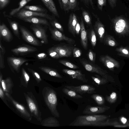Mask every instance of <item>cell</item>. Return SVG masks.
Listing matches in <instances>:
<instances>
[{
	"label": "cell",
	"instance_id": "1",
	"mask_svg": "<svg viewBox=\"0 0 129 129\" xmlns=\"http://www.w3.org/2000/svg\"><path fill=\"white\" fill-rule=\"evenodd\" d=\"M43 95L47 105L52 114L58 118L60 115L57 109V100L56 92L48 87H45L43 90Z\"/></svg>",
	"mask_w": 129,
	"mask_h": 129
},
{
	"label": "cell",
	"instance_id": "2",
	"mask_svg": "<svg viewBox=\"0 0 129 129\" xmlns=\"http://www.w3.org/2000/svg\"><path fill=\"white\" fill-rule=\"evenodd\" d=\"M105 118L104 116L101 115H80L77 116L69 125L71 126H94L96 123L103 121Z\"/></svg>",
	"mask_w": 129,
	"mask_h": 129
},
{
	"label": "cell",
	"instance_id": "3",
	"mask_svg": "<svg viewBox=\"0 0 129 129\" xmlns=\"http://www.w3.org/2000/svg\"><path fill=\"white\" fill-rule=\"evenodd\" d=\"M24 94L32 115L38 121L41 122L42 120L41 113L39 110L37 102L33 94L29 92H27V93H24Z\"/></svg>",
	"mask_w": 129,
	"mask_h": 129
},
{
	"label": "cell",
	"instance_id": "4",
	"mask_svg": "<svg viewBox=\"0 0 129 129\" xmlns=\"http://www.w3.org/2000/svg\"><path fill=\"white\" fill-rule=\"evenodd\" d=\"M13 16L20 19L30 17H40L46 18L50 20L55 18L54 16L50 15L47 13L34 12L22 8Z\"/></svg>",
	"mask_w": 129,
	"mask_h": 129
},
{
	"label": "cell",
	"instance_id": "5",
	"mask_svg": "<svg viewBox=\"0 0 129 129\" xmlns=\"http://www.w3.org/2000/svg\"><path fill=\"white\" fill-rule=\"evenodd\" d=\"M30 28L36 37L40 40L42 43L45 45L48 43V36L47 34L48 26H43L40 24H32Z\"/></svg>",
	"mask_w": 129,
	"mask_h": 129
},
{
	"label": "cell",
	"instance_id": "6",
	"mask_svg": "<svg viewBox=\"0 0 129 129\" xmlns=\"http://www.w3.org/2000/svg\"><path fill=\"white\" fill-rule=\"evenodd\" d=\"M19 27L22 38L24 41L34 46H42L43 44L41 41L37 39L27 28L21 25H19Z\"/></svg>",
	"mask_w": 129,
	"mask_h": 129
},
{
	"label": "cell",
	"instance_id": "7",
	"mask_svg": "<svg viewBox=\"0 0 129 129\" xmlns=\"http://www.w3.org/2000/svg\"><path fill=\"white\" fill-rule=\"evenodd\" d=\"M5 94L7 99L12 104L21 115L26 120L30 121L32 116L26 108L15 100L10 93L5 92Z\"/></svg>",
	"mask_w": 129,
	"mask_h": 129
},
{
	"label": "cell",
	"instance_id": "8",
	"mask_svg": "<svg viewBox=\"0 0 129 129\" xmlns=\"http://www.w3.org/2000/svg\"><path fill=\"white\" fill-rule=\"evenodd\" d=\"M30 60L29 59L21 57L9 56L7 58L8 66L13 73L15 71L19 73L22 65L25 62Z\"/></svg>",
	"mask_w": 129,
	"mask_h": 129
},
{
	"label": "cell",
	"instance_id": "9",
	"mask_svg": "<svg viewBox=\"0 0 129 129\" xmlns=\"http://www.w3.org/2000/svg\"><path fill=\"white\" fill-rule=\"evenodd\" d=\"M48 28L51 35V38L54 40L57 41H65L68 43L74 44L75 41L73 39L66 36L57 29L52 26L48 27Z\"/></svg>",
	"mask_w": 129,
	"mask_h": 129
},
{
	"label": "cell",
	"instance_id": "10",
	"mask_svg": "<svg viewBox=\"0 0 129 129\" xmlns=\"http://www.w3.org/2000/svg\"><path fill=\"white\" fill-rule=\"evenodd\" d=\"M11 51L17 55L24 56L38 51V49L34 47L23 44L16 48L11 49Z\"/></svg>",
	"mask_w": 129,
	"mask_h": 129
},
{
	"label": "cell",
	"instance_id": "11",
	"mask_svg": "<svg viewBox=\"0 0 129 129\" xmlns=\"http://www.w3.org/2000/svg\"><path fill=\"white\" fill-rule=\"evenodd\" d=\"M65 87L74 90L80 94L85 93L91 94L96 92L95 88L90 85L85 84L76 86L67 85Z\"/></svg>",
	"mask_w": 129,
	"mask_h": 129
},
{
	"label": "cell",
	"instance_id": "12",
	"mask_svg": "<svg viewBox=\"0 0 129 129\" xmlns=\"http://www.w3.org/2000/svg\"><path fill=\"white\" fill-rule=\"evenodd\" d=\"M52 47L58 52L60 58L71 57L74 48L67 45L60 44L55 45Z\"/></svg>",
	"mask_w": 129,
	"mask_h": 129
},
{
	"label": "cell",
	"instance_id": "13",
	"mask_svg": "<svg viewBox=\"0 0 129 129\" xmlns=\"http://www.w3.org/2000/svg\"><path fill=\"white\" fill-rule=\"evenodd\" d=\"M62 71L73 79L78 80L84 83H87L88 82V80L86 78L85 75L83 74L80 70L63 69Z\"/></svg>",
	"mask_w": 129,
	"mask_h": 129
},
{
	"label": "cell",
	"instance_id": "14",
	"mask_svg": "<svg viewBox=\"0 0 129 129\" xmlns=\"http://www.w3.org/2000/svg\"><path fill=\"white\" fill-rule=\"evenodd\" d=\"M0 39L8 42H11L13 39L11 32L4 23L0 25Z\"/></svg>",
	"mask_w": 129,
	"mask_h": 129
},
{
	"label": "cell",
	"instance_id": "15",
	"mask_svg": "<svg viewBox=\"0 0 129 129\" xmlns=\"http://www.w3.org/2000/svg\"><path fill=\"white\" fill-rule=\"evenodd\" d=\"M20 20L25 22L32 24H40L47 26H51L49 21L47 19L40 17H30L21 18Z\"/></svg>",
	"mask_w": 129,
	"mask_h": 129
},
{
	"label": "cell",
	"instance_id": "16",
	"mask_svg": "<svg viewBox=\"0 0 129 129\" xmlns=\"http://www.w3.org/2000/svg\"><path fill=\"white\" fill-rule=\"evenodd\" d=\"M80 41L81 46L83 48L87 50L88 47V34L86 30L83 20L81 18L80 22Z\"/></svg>",
	"mask_w": 129,
	"mask_h": 129
},
{
	"label": "cell",
	"instance_id": "17",
	"mask_svg": "<svg viewBox=\"0 0 129 129\" xmlns=\"http://www.w3.org/2000/svg\"><path fill=\"white\" fill-rule=\"evenodd\" d=\"M3 75L1 73L0 76V84L2 85L4 91L10 94L12 92V88L14 85L10 78H7L5 80L3 79Z\"/></svg>",
	"mask_w": 129,
	"mask_h": 129
},
{
	"label": "cell",
	"instance_id": "18",
	"mask_svg": "<svg viewBox=\"0 0 129 129\" xmlns=\"http://www.w3.org/2000/svg\"><path fill=\"white\" fill-rule=\"evenodd\" d=\"M96 20L93 25V29L96 36L98 37L100 40H102L105 29L104 25L101 21L99 18L97 17Z\"/></svg>",
	"mask_w": 129,
	"mask_h": 129
},
{
	"label": "cell",
	"instance_id": "19",
	"mask_svg": "<svg viewBox=\"0 0 129 129\" xmlns=\"http://www.w3.org/2000/svg\"><path fill=\"white\" fill-rule=\"evenodd\" d=\"M78 20L76 15L74 13L70 14L69 18L68 24V30L75 37H76L75 28Z\"/></svg>",
	"mask_w": 129,
	"mask_h": 129
},
{
	"label": "cell",
	"instance_id": "20",
	"mask_svg": "<svg viewBox=\"0 0 129 129\" xmlns=\"http://www.w3.org/2000/svg\"><path fill=\"white\" fill-rule=\"evenodd\" d=\"M105 109L103 107L92 106L88 105L86 107L82 113L86 115H96L102 113L105 110Z\"/></svg>",
	"mask_w": 129,
	"mask_h": 129
},
{
	"label": "cell",
	"instance_id": "21",
	"mask_svg": "<svg viewBox=\"0 0 129 129\" xmlns=\"http://www.w3.org/2000/svg\"><path fill=\"white\" fill-rule=\"evenodd\" d=\"M45 6L55 16L59 17L56 6L53 0H41Z\"/></svg>",
	"mask_w": 129,
	"mask_h": 129
},
{
	"label": "cell",
	"instance_id": "22",
	"mask_svg": "<svg viewBox=\"0 0 129 129\" xmlns=\"http://www.w3.org/2000/svg\"><path fill=\"white\" fill-rule=\"evenodd\" d=\"M117 17L116 19L115 29L117 32L120 33L124 29L126 25V23L125 20L122 17L119 16Z\"/></svg>",
	"mask_w": 129,
	"mask_h": 129
},
{
	"label": "cell",
	"instance_id": "23",
	"mask_svg": "<svg viewBox=\"0 0 129 129\" xmlns=\"http://www.w3.org/2000/svg\"><path fill=\"white\" fill-rule=\"evenodd\" d=\"M9 26L14 35L19 39H20L19 31V23L15 21L12 20L9 18H7Z\"/></svg>",
	"mask_w": 129,
	"mask_h": 129
},
{
	"label": "cell",
	"instance_id": "24",
	"mask_svg": "<svg viewBox=\"0 0 129 129\" xmlns=\"http://www.w3.org/2000/svg\"><path fill=\"white\" fill-rule=\"evenodd\" d=\"M38 68L42 71L50 76L60 78H62V76L56 70L53 68L45 66L40 67Z\"/></svg>",
	"mask_w": 129,
	"mask_h": 129
},
{
	"label": "cell",
	"instance_id": "25",
	"mask_svg": "<svg viewBox=\"0 0 129 129\" xmlns=\"http://www.w3.org/2000/svg\"><path fill=\"white\" fill-rule=\"evenodd\" d=\"M43 125L52 127H58L60 126L59 121L54 117H50L44 120L41 122Z\"/></svg>",
	"mask_w": 129,
	"mask_h": 129
},
{
	"label": "cell",
	"instance_id": "26",
	"mask_svg": "<svg viewBox=\"0 0 129 129\" xmlns=\"http://www.w3.org/2000/svg\"><path fill=\"white\" fill-rule=\"evenodd\" d=\"M23 8L30 11L41 12L47 13V10L41 5H25Z\"/></svg>",
	"mask_w": 129,
	"mask_h": 129
},
{
	"label": "cell",
	"instance_id": "27",
	"mask_svg": "<svg viewBox=\"0 0 129 129\" xmlns=\"http://www.w3.org/2000/svg\"><path fill=\"white\" fill-rule=\"evenodd\" d=\"M62 91L63 92L70 97L76 99H82L83 97L75 91L67 88H63Z\"/></svg>",
	"mask_w": 129,
	"mask_h": 129
},
{
	"label": "cell",
	"instance_id": "28",
	"mask_svg": "<svg viewBox=\"0 0 129 129\" xmlns=\"http://www.w3.org/2000/svg\"><path fill=\"white\" fill-rule=\"evenodd\" d=\"M33 0H20L18 4V7L12 9L9 13V15L13 16L15 14L23 8L26 5Z\"/></svg>",
	"mask_w": 129,
	"mask_h": 129
},
{
	"label": "cell",
	"instance_id": "29",
	"mask_svg": "<svg viewBox=\"0 0 129 129\" xmlns=\"http://www.w3.org/2000/svg\"><path fill=\"white\" fill-rule=\"evenodd\" d=\"M90 30L88 34V37L91 46L93 49L96 45V36L92 25L90 26Z\"/></svg>",
	"mask_w": 129,
	"mask_h": 129
},
{
	"label": "cell",
	"instance_id": "30",
	"mask_svg": "<svg viewBox=\"0 0 129 129\" xmlns=\"http://www.w3.org/2000/svg\"><path fill=\"white\" fill-rule=\"evenodd\" d=\"M29 79V75L25 69L23 68H22L21 69V76L20 79L21 83L24 86H27Z\"/></svg>",
	"mask_w": 129,
	"mask_h": 129
},
{
	"label": "cell",
	"instance_id": "31",
	"mask_svg": "<svg viewBox=\"0 0 129 129\" xmlns=\"http://www.w3.org/2000/svg\"><path fill=\"white\" fill-rule=\"evenodd\" d=\"M49 21L52 26L60 31L63 32L64 31V30L62 26L58 22L55 18Z\"/></svg>",
	"mask_w": 129,
	"mask_h": 129
},
{
	"label": "cell",
	"instance_id": "32",
	"mask_svg": "<svg viewBox=\"0 0 129 129\" xmlns=\"http://www.w3.org/2000/svg\"><path fill=\"white\" fill-rule=\"evenodd\" d=\"M58 1L61 9L65 12L70 10L69 0H58Z\"/></svg>",
	"mask_w": 129,
	"mask_h": 129
},
{
	"label": "cell",
	"instance_id": "33",
	"mask_svg": "<svg viewBox=\"0 0 129 129\" xmlns=\"http://www.w3.org/2000/svg\"><path fill=\"white\" fill-rule=\"evenodd\" d=\"M58 62L68 67L71 69H75L79 68V67L77 65L67 60H58Z\"/></svg>",
	"mask_w": 129,
	"mask_h": 129
},
{
	"label": "cell",
	"instance_id": "34",
	"mask_svg": "<svg viewBox=\"0 0 129 129\" xmlns=\"http://www.w3.org/2000/svg\"><path fill=\"white\" fill-rule=\"evenodd\" d=\"M82 15L84 20L87 24L90 26H92L91 18L88 12L85 10H83Z\"/></svg>",
	"mask_w": 129,
	"mask_h": 129
},
{
	"label": "cell",
	"instance_id": "35",
	"mask_svg": "<svg viewBox=\"0 0 129 129\" xmlns=\"http://www.w3.org/2000/svg\"><path fill=\"white\" fill-rule=\"evenodd\" d=\"M91 78L93 80V83L96 85H101L104 82V80L102 78L97 74L91 76Z\"/></svg>",
	"mask_w": 129,
	"mask_h": 129
},
{
	"label": "cell",
	"instance_id": "36",
	"mask_svg": "<svg viewBox=\"0 0 129 129\" xmlns=\"http://www.w3.org/2000/svg\"><path fill=\"white\" fill-rule=\"evenodd\" d=\"M47 52L49 56L53 58L57 59L60 58L58 52L52 47L49 48L48 49Z\"/></svg>",
	"mask_w": 129,
	"mask_h": 129
},
{
	"label": "cell",
	"instance_id": "37",
	"mask_svg": "<svg viewBox=\"0 0 129 129\" xmlns=\"http://www.w3.org/2000/svg\"><path fill=\"white\" fill-rule=\"evenodd\" d=\"M91 97L99 105H101L104 103V100L103 98L99 94H94L92 95L91 96Z\"/></svg>",
	"mask_w": 129,
	"mask_h": 129
},
{
	"label": "cell",
	"instance_id": "38",
	"mask_svg": "<svg viewBox=\"0 0 129 129\" xmlns=\"http://www.w3.org/2000/svg\"><path fill=\"white\" fill-rule=\"evenodd\" d=\"M87 56L89 61L91 63H94L96 58V53L91 49H89L87 54Z\"/></svg>",
	"mask_w": 129,
	"mask_h": 129
},
{
	"label": "cell",
	"instance_id": "39",
	"mask_svg": "<svg viewBox=\"0 0 129 129\" xmlns=\"http://www.w3.org/2000/svg\"><path fill=\"white\" fill-rule=\"evenodd\" d=\"M27 70L32 75L33 77L38 82L42 80L39 74L34 70L29 68H27Z\"/></svg>",
	"mask_w": 129,
	"mask_h": 129
},
{
	"label": "cell",
	"instance_id": "40",
	"mask_svg": "<svg viewBox=\"0 0 129 129\" xmlns=\"http://www.w3.org/2000/svg\"><path fill=\"white\" fill-rule=\"evenodd\" d=\"M81 50L79 48L74 47L73 50L72 55L73 57L77 58L80 57L82 54Z\"/></svg>",
	"mask_w": 129,
	"mask_h": 129
},
{
	"label": "cell",
	"instance_id": "41",
	"mask_svg": "<svg viewBox=\"0 0 129 129\" xmlns=\"http://www.w3.org/2000/svg\"><path fill=\"white\" fill-rule=\"evenodd\" d=\"M36 58L39 60H50L46 54L44 52L39 53L37 55Z\"/></svg>",
	"mask_w": 129,
	"mask_h": 129
},
{
	"label": "cell",
	"instance_id": "42",
	"mask_svg": "<svg viewBox=\"0 0 129 129\" xmlns=\"http://www.w3.org/2000/svg\"><path fill=\"white\" fill-rule=\"evenodd\" d=\"M10 0H0V10L6 7L10 2Z\"/></svg>",
	"mask_w": 129,
	"mask_h": 129
},
{
	"label": "cell",
	"instance_id": "43",
	"mask_svg": "<svg viewBox=\"0 0 129 129\" xmlns=\"http://www.w3.org/2000/svg\"><path fill=\"white\" fill-rule=\"evenodd\" d=\"M97 5L99 9L102 11L103 7L106 5V0H97Z\"/></svg>",
	"mask_w": 129,
	"mask_h": 129
},
{
	"label": "cell",
	"instance_id": "44",
	"mask_svg": "<svg viewBox=\"0 0 129 129\" xmlns=\"http://www.w3.org/2000/svg\"><path fill=\"white\" fill-rule=\"evenodd\" d=\"M77 0H69V10H74L77 5Z\"/></svg>",
	"mask_w": 129,
	"mask_h": 129
},
{
	"label": "cell",
	"instance_id": "45",
	"mask_svg": "<svg viewBox=\"0 0 129 129\" xmlns=\"http://www.w3.org/2000/svg\"><path fill=\"white\" fill-rule=\"evenodd\" d=\"M4 55L0 52V68L3 69L5 68V66L4 61Z\"/></svg>",
	"mask_w": 129,
	"mask_h": 129
},
{
	"label": "cell",
	"instance_id": "46",
	"mask_svg": "<svg viewBox=\"0 0 129 129\" xmlns=\"http://www.w3.org/2000/svg\"><path fill=\"white\" fill-rule=\"evenodd\" d=\"M2 85L0 84V97L6 104H7V102L5 99V95L4 92Z\"/></svg>",
	"mask_w": 129,
	"mask_h": 129
},
{
	"label": "cell",
	"instance_id": "47",
	"mask_svg": "<svg viewBox=\"0 0 129 129\" xmlns=\"http://www.w3.org/2000/svg\"><path fill=\"white\" fill-rule=\"evenodd\" d=\"M109 4L113 9L116 6L117 0H108Z\"/></svg>",
	"mask_w": 129,
	"mask_h": 129
},
{
	"label": "cell",
	"instance_id": "48",
	"mask_svg": "<svg viewBox=\"0 0 129 129\" xmlns=\"http://www.w3.org/2000/svg\"><path fill=\"white\" fill-rule=\"evenodd\" d=\"M80 24L78 21L77 22L76 28H75V33L76 35L77 36L79 35L80 33Z\"/></svg>",
	"mask_w": 129,
	"mask_h": 129
},
{
	"label": "cell",
	"instance_id": "49",
	"mask_svg": "<svg viewBox=\"0 0 129 129\" xmlns=\"http://www.w3.org/2000/svg\"><path fill=\"white\" fill-rule=\"evenodd\" d=\"M2 39H0V52L4 55L6 50L4 47L3 45L1 42Z\"/></svg>",
	"mask_w": 129,
	"mask_h": 129
},
{
	"label": "cell",
	"instance_id": "50",
	"mask_svg": "<svg viewBox=\"0 0 129 129\" xmlns=\"http://www.w3.org/2000/svg\"><path fill=\"white\" fill-rule=\"evenodd\" d=\"M106 64L107 67L109 68L113 67L114 66V64L110 62H106Z\"/></svg>",
	"mask_w": 129,
	"mask_h": 129
},
{
	"label": "cell",
	"instance_id": "51",
	"mask_svg": "<svg viewBox=\"0 0 129 129\" xmlns=\"http://www.w3.org/2000/svg\"><path fill=\"white\" fill-rule=\"evenodd\" d=\"M108 43L109 45L112 46H114L115 45V42L113 40H110L108 42Z\"/></svg>",
	"mask_w": 129,
	"mask_h": 129
},
{
	"label": "cell",
	"instance_id": "52",
	"mask_svg": "<svg viewBox=\"0 0 129 129\" xmlns=\"http://www.w3.org/2000/svg\"><path fill=\"white\" fill-rule=\"evenodd\" d=\"M84 3L87 7H88L89 4V0H83Z\"/></svg>",
	"mask_w": 129,
	"mask_h": 129
},
{
	"label": "cell",
	"instance_id": "53",
	"mask_svg": "<svg viewBox=\"0 0 129 129\" xmlns=\"http://www.w3.org/2000/svg\"><path fill=\"white\" fill-rule=\"evenodd\" d=\"M116 94L115 92L112 93L110 95V98L111 99H114L116 96Z\"/></svg>",
	"mask_w": 129,
	"mask_h": 129
},
{
	"label": "cell",
	"instance_id": "54",
	"mask_svg": "<svg viewBox=\"0 0 129 129\" xmlns=\"http://www.w3.org/2000/svg\"><path fill=\"white\" fill-rule=\"evenodd\" d=\"M89 4L91 5L92 7V8L94 9V6L93 5V2L92 0H89Z\"/></svg>",
	"mask_w": 129,
	"mask_h": 129
},
{
	"label": "cell",
	"instance_id": "55",
	"mask_svg": "<svg viewBox=\"0 0 129 129\" xmlns=\"http://www.w3.org/2000/svg\"><path fill=\"white\" fill-rule=\"evenodd\" d=\"M121 121L124 124L127 121V120L124 117H122L121 119Z\"/></svg>",
	"mask_w": 129,
	"mask_h": 129
},
{
	"label": "cell",
	"instance_id": "56",
	"mask_svg": "<svg viewBox=\"0 0 129 129\" xmlns=\"http://www.w3.org/2000/svg\"><path fill=\"white\" fill-rule=\"evenodd\" d=\"M122 51L123 53L125 54H128V51L126 49H124L122 50Z\"/></svg>",
	"mask_w": 129,
	"mask_h": 129
},
{
	"label": "cell",
	"instance_id": "57",
	"mask_svg": "<svg viewBox=\"0 0 129 129\" xmlns=\"http://www.w3.org/2000/svg\"><path fill=\"white\" fill-rule=\"evenodd\" d=\"M128 0V1H129V0Z\"/></svg>",
	"mask_w": 129,
	"mask_h": 129
}]
</instances>
